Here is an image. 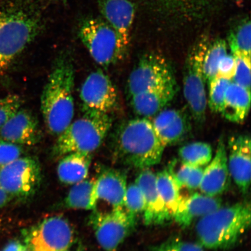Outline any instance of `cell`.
I'll return each instance as SVG.
<instances>
[{
	"instance_id": "obj_1",
	"label": "cell",
	"mask_w": 251,
	"mask_h": 251,
	"mask_svg": "<svg viewBox=\"0 0 251 251\" xmlns=\"http://www.w3.org/2000/svg\"><path fill=\"white\" fill-rule=\"evenodd\" d=\"M75 77L71 56L63 53L56 58L41 97L44 122L52 136H59L73 121Z\"/></svg>"
},
{
	"instance_id": "obj_2",
	"label": "cell",
	"mask_w": 251,
	"mask_h": 251,
	"mask_svg": "<svg viewBox=\"0 0 251 251\" xmlns=\"http://www.w3.org/2000/svg\"><path fill=\"white\" fill-rule=\"evenodd\" d=\"M113 144L115 161L140 169L159 164L165 149L157 137L152 122L146 118L131 119L121 125Z\"/></svg>"
},
{
	"instance_id": "obj_3",
	"label": "cell",
	"mask_w": 251,
	"mask_h": 251,
	"mask_svg": "<svg viewBox=\"0 0 251 251\" xmlns=\"http://www.w3.org/2000/svg\"><path fill=\"white\" fill-rule=\"evenodd\" d=\"M250 225V203L241 202L221 206L200 218L196 232L202 247L210 250H225L235 246Z\"/></svg>"
},
{
	"instance_id": "obj_4",
	"label": "cell",
	"mask_w": 251,
	"mask_h": 251,
	"mask_svg": "<svg viewBox=\"0 0 251 251\" xmlns=\"http://www.w3.org/2000/svg\"><path fill=\"white\" fill-rule=\"evenodd\" d=\"M83 112L57 136L52 148L56 158L74 152L92 154L104 141L112 127V118L109 114Z\"/></svg>"
},
{
	"instance_id": "obj_5",
	"label": "cell",
	"mask_w": 251,
	"mask_h": 251,
	"mask_svg": "<svg viewBox=\"0 0 251 251\" xmlns=\"http://www.w3.org/2000/svg\"><path fill=\"white\" fill-rule=\"evenodd\" d=\"M77 34L94 61L103 68L121 61L127 51L117 32L101 17H81Z\"/></svg>"
},
{
	"instance_id": "obj_6",
	"label": "cell",
	"mask_w": 251,
	"mask_h": 251,
	"mask_svg": "<svg viewBox=\"0 0 251 251\" xmlns=\"http://www.w3.org/2000/svg\"><path fill=\"white\" fill-rule=\"evenodd\" d=\"M24 243L29 251H83L73 225L62 216H50L24 229Z\"/></svg>"
},
{
	"instance_id": "obj_7",
	"label": "cell",
	"mask_w": 251,
	"mask_h": 251,
	"mask_svg": "<svg viewBox=\"0 0 251 251\" xmlns=\"http://www.w3.org/2000/svg\"><path fill=\"white\" fill-rule=\"evenodd\" d=\"M209 39L204 37L191 47L185 61L183 94L191 115L197 123L205 120L207 97L203 76V59Z\"/></svg>"
},
{
	"instance_id": "obj_8",
	"label": "cell",
	"mask_w": 251,
	"mask_h": 251,
	"mask_svg": "<svg viewBox=\"0 0 251 251\" xmlns=\"http://www.w3.org/2000/svg\"><path fill=\"white\" fill-rule=\"evenodd\" d=\"M136 218L124 208L108 211L94 209L89 224L100 247L105 251H116L134 230Z\"/></svg>"
},
{
	"instance_id": "obj_9",
	"label": "cell",
	"mask_w": 251,
	"mask_h": 251,
	"mask_svg": "<svg viewBox=\"0 0 251 251\" xmlns=\"http://www.w3.org/2000/svg\"><path fill=\"white\" fill-rule=\"evenodd\" d=\"M41 181L40 163L32 156H21L0 168V187L12 199L32 197L39 190Z\"/></svg>"
},
{
	"instance_id": "obj_10",
	"label": "cell",
	"mask_w": 251,
	"mask_h": 251,
	"mask_svg": "<svg viewBox=\"0 0 251 251\" xmlns=\"http://www.w3.org/2000/svg\"><path fill=\"white\" fill-rule=\"evenodd\" d=\"M176 80L170 63L155 52L144 54L131 72L127 80V94L132 97L156 87Z\"/></svg>"
},
{
	"instance_id": "obj_11",
	"label": "cell",
	"mask_w": 251,
	"mask_h": 251,
	"mask_svg": "<svg viewBox=\"0 0 251 251\" xmlns=\"http://www.w3.org/2000/svg\"><path fill=\"white\" fill-rule=\"evenodd\" d=\"M80 98L83 111L109 115L118 105L117 89L101 70L92 72L86 77L80 88Z\"/></svg>"
},
{
	"instance_id": "obj_12",
	"label": "cell",
	"mask_w": 251,
	"mask_h": 251,
	"mask_svg": "<svg viewBox=\"0 0 251 251\" xmlns=\"http://www.w3.org/2000/svg\"><path fill=\"white\" fill-rule=\"evenodd\" d=\"M251 144L249 134L231 136L228 141L227 163L230 176L244 194L249 191L251 184Z\"/></svg>"
},
{
	"instance_id": "obj_13",
	"label": "cell",
	"mask_w": 251,
	"mask_h": 251,
	"mask_svg": "<svg viewBox=\"0 0 251 251\" xmlns=\"http://www.w3.org/2000/svg\"><path fill=\"white\" fill-rule=\"evenodd\" d=\"M100 14L120 39L127 50L136 14V8L130 0H96Z\"/></svg>"
},
{
	"instance_id": "obj_14",
	"label": "cell",
	"mask_w": 251,
	"mask_h": 251,
	"mask_svg": "<svg viewBox=\"0 0 251 251\" xmlns=\"http://www.w3.org/2000/svg\"><path fill=\"white\" fill-rule=\"evenodd\" d=\"M134 183L140 187L144 196V224L147 226L161 225L170 221L172 216L157 189L154 173L150 168L141 169Z\"/></svg>"
},
{
	"instance_id": "obj_15",
	"label": "cell",
	"mask_w": 251,
	"mask_h": 251,
	"mask_svg": "<svg viewBox=\"0 0 251 251\" xmlns=\"http://www.w3.org/2000/svg\"><path fill=\"white\" fill-rule=\"evenodd\" d=\"M127 179L126 172L121 169L101 168L94 183L93 201L95 209L100 200L107 203L112 208H124Z\"/></svg>"
},
{
	"instance_id": "obj_16",
	"label": "cell",
	"mask_w": 251,
	"mask_h": 251,
	"mask_svg": "<svg viewBox=\"0 0 251 251\" xmlns=\"http://www.w3.org/2000/svg\"><path fill=\"white\" fill-rule=\"evenodd\" d=\"M41 138L39 121L27 109L21 108L0 128V139L19 146L36 145Z\"/></svg>"
},
{
	"instance_id": "obj_17",
	"label": "cell",
	"mask_w": 251,
	"mask_h": 251,
	"mask_svg": "<svg viewBox=\"0 0 251 251\" xmlns=\"http://www.w3.org/2000/svg\"><path fill=\"white\" fill-rule=\"evenodd\" d=\"M226 145L223 138L219 139L214 157L203 169L200 189L205 195L216 197L227 190L230 184Z\"/></svg>"
},
{
	"instance_id": "obj_18",
	"label": "cell",
	"mask_w": 251,
	"mask_h": 251,
	"mask_svg": "<svg viewBox=\"0 0 251 251\" xmlns=\"http://www.w3.org/2000/svg\"><path fill=\"white\" fill-rule=\"evenodd\" d=\"M157 137L165 147L179 142L190 129L187 116L180 110H162L152 122Z\"/></svg>"
},
{
	"instance_id": "obj_19",
	"label": "cell",
	"mask_w": 251,
	"mask_h": 251,
	"mask_svg": "<svg viewBox=\"0 0 251 251\" xmlns=\"http://www.w3.org/2000/svg\"><path fill=\"white\" fill-rule=\"evenodd\" d=\"M177 89L175 81L137 94L130 97L131 108L142 118L156 115L175 98Z\"/></svg>"
},
{
	"instance_id": "obj_20",
	"label": "cell",
	"mask_w": 251,
	"mask_h": 251,
	"mask_svg": "<svg viewBox=\"0 0 251 251\" xmlns=\"http://www.w3.org/2000/svg\"><path fill=\"white\" fill-rule=\"evenodd\" d=\"M222 206V200L216 197L195 193L181 197L172 218L182 227H187L196 219L201 218Z\"/></svg>"
},
{
	"instance_id": "obj_21",
	"label": "cell",
	"mask_w": 251,
	"mask_h": 251,
	"mask_svg": "<svg viewBox=\"0 0 251 251\" xmlns=\"http://www.w3.org/2000/svg\"><path fill=\"white\" fill-rule=\"evenodd\" d=\"M251 105V90L232 81L226 93L221 114L228 121L242 124L249 115Z\"/></svg>"
},
{
	"instance_id": "obj_22",
	"label": "cell",
	"mask_w": 251,
	"mask_h": 251,
	"mask_svg": "<svg viewBox=\"0 0 251 251\" xmlns=\"http://www.w3.org/2000/svg\"><path fill=\"white\" fill-rule=\"evenodd\" d=\"M61 158L57 166V175L62 183L74 185L87 178L92 164V154L74 152Z\"/></svg>"
},
{
	"instance_id": "obj_23",
	"label": "cell",
	"mask_w": 251,
	"mask_h": 251,
	"mask_svg": "<svg viewBox=\"0 0 251 251\" xmlns=\"http://www.w3.org/2000/svg\"><path fill=\"white\" fill-rule=\"evenodd\" d=\"M95 178H86L73 185L64 200L66 208L94 210L93 190Z\"/></svg>"
},
{
	"instance_id": "obj_24",
	"label": "cell",
	"mask_w": 251,
	"mask_h": 251,
	"mask_svg": "<svg viewBox=\"0 0 251 251\" xmlns=\"http://www.w3.org/2000/svg\"><path fill=\"white\" fill-rule=\"evenodd\" d=\"M155 175L157 189L172 216L180 202L181 188L173 177L168 169L159 172Z\"/></svg>"
},
{
	"instance_id": "obj_25",
	"label": "cell",
	"mask_w": 251,
	"mask_h": 251,
	"mask_svg": "<svg viewBox=\"0 0 251 251\" xmlns=\"http://www.w3.org/2000/svg\"><path fill=\"white\" fill-rule=\"evenodd\" d=\"M227 42L222 39L209 40L203 59V72L206 83L208 84L217 76L219 63L227 54Z\"/></svg>"
},
{
	"instance_id": "obj_26",
	"label": "cell",
	"mask_w": 251,
	"mask_h": 251,
	"mask_svg": "<svg viewBox=\"0 0 251 251\" xmlns=\"http://www.w3.org/2000/svg\"><path fill=\"white\" fill-rule=\"evenodd\" d=\"M178 154L182 164L203 168L211 162L213 150L209 144L197 141L181 147Z\"/></svg>"
},
{
	"instance_id": "obj_27",
	"label": "cell",
	"mask_w": 251,
	"mask_h": 251,
	"mask_svg": "<svg viewBox=\"0 0 251 251\" xmlns=\"http://www.w3.org/2000/svg\"><path fill=\"white\" fill-rule=\"evenodd\" d=\"M251 22L244 20L233 28L227 37V46L232 55L251 58Z\"/></svg>"
},
{
	"instance_id": "obj_28",
	"label": "cell",
	"mask_w": 251,
	"mask_h": 251,
	"mask_svg": "<svg viewBox=\"0 0 251 251\" xmlns=\"http://www.w3.org/2000/svg\"><path fill=\"white\" fill-rule=\"evenodd\" d=\"M176 162V160L172 161L168 169L178 186L181 188L184 187L191 190L200 188L203 173L202 167L181 163V166L176 170L175 168Z\"/></svg>"
},
{
	"instance_id": "obj_29",
	"label": "cell",
	"mask_w": 251,
	"mask_h": 251,
	"mask_svg": "<svg viewBox=\"0 0 251 251\" xmlns=\"http://www.w3.org/2000/svg\"><path fill=\"white\" fill-rule=\"evenodd\" d=\"M232 81L216 77L209 84L208 100L207 104L212 112L221 113L224 104L226 93Z\"/></svg>"
},
{
	"instance_id": "obj_30",
	"label": "cell",
	"mask_w": 251,
	"mask_h": 251,
	"mask_svg": "<svg viewBox=\"0 0 251 251\" xmlns=\"http://www.w3.org/2000/svg\"><path fill=\"white\" fill-rule=\"evenodd\" d=\"M145 206L142 191L134 183L128 185L124 199V208L131 215L137 218V215L143 213Z\"/></svg>"
},
{
	"instance_id": "obj_31",
	"label": "cell",
	"mask_w": 251,
	"mask_h": 251,
	"mask_svg": "<svg viewBox=\"0 0 251 251\" xmlns=\"http://www.w3.org/2000/svg\"><path fill=\"white\" fill-rule=\"evenodd\" d=\"M23 102V99L15 94H8L0 99V128L21 108Z\"/></svg>"
},
{
	"instance_id": "obj_32",
	"label": "cell",
	"mask_w": 251,
	"mask_h": 251,
	"mask_svg": "<svg viewBox=\"0 0 251 251\" xmlns=\"http://www.w3.org/2000/svg\"><path fill=\"white\" fill-rule=\"evenodd\" d=\"M234 56L235 60V72L232 81L251 90V58L241 55Z\"/></svg>"
},
{
	"instance_id": "obj_33",
	"label": "cell",
	"mask_w": 251,
	"mask_h": 251,
	"mask_svg": "<svg viewBox=\"0 0 251 251\" xmlns=\"http://www.w3.org/2000/svg\"><path fill=\"white\" fill-rule=\"evenodd\" d=\"M150 251H204L201 244L187 242L177 238L170 239L151 247Z\"/></svg>"
},
{
	"instance_id": "obj_34",
	"label": "cell",
	"mask_w": 251,
	"mask_h": 251,
	"mask_svg": "<svg viewBox=\"0 0 251 251\" xmlns=\"http://www.w3.org/2000/svg\"><path fill=\"white\" fill-rule=\"evenodd\" d=\"M23 147L0 139V168L22 156Z\"/></svg>"
},
{
	"instance_id": "obj_35",
	"label": "cell",
	"mask_w": 251,
	"mask_h": 251,
	"mask_svg": "<svg viewBox=\"0 0 251 251\" xmlns=\"http://www.w3.org/2000/svg\"><path fill=\"white\" fill-rule=\"evenodd\" d=\"M235 72V60L232 54H227L220 62L216 77L232 81Z\"/></svg>"
},
{
	"instance_id": "obj_36",
	"label": "cell",
	"mask_w": 251,
	"mask_h": 251,
	"mask_svg": "<svg viewBox=\"0 0 251 251\" xmlns=\"http://www.w3.org/2000/svg\"><path fill=\"white\" fill-rule=\"evenodd\" d=\"M1 251H29L24 243L13 240L8 243Z\"/></svg>"
},
{
	"instance_id": "obj_37",
	"label": "cell",
	"mask_w": 251,
	"mask_h": 251,
	"mask_svg": "<svg viewBox=\"0 0 251 251\" xmlns=\"http://www.w3.org/2000/svg\"><path fill=\"white\" fill-rule=\"evenodd\" d=\"M12 199V198L0 187V208L7 205Z\"/></svg>"
},
{
	"instance_id": "obj_38",
	"label": "cell",
	"mask_w": 251,
	"mask_h": 251,
	"mask_svg": "<svg viewBox=\"0 0 251 251\" xmlns=\"http://www.w3.org/2000/svg\"><path fill=\"white\" fill-rule=\"evenodd\" d=\"M50 1H51L54 3H62V4H65L68 0H49Z\"/></svg>"
},
{
	"instance_id": "obj_39",
	"label": "cell",
	"mask_w": 251,
	"mask_h": 251,
	"mask_svg": "<svg viewBox=\"0 0 251 251\" xmlns=\"http://www.w3.org/2000/svg\"><path fill=\"white\" fill-rule=\"evenodd\" d=\"M2 225V221L1 219H0V230H1Z\"/></svg>"
}]
</instances>
